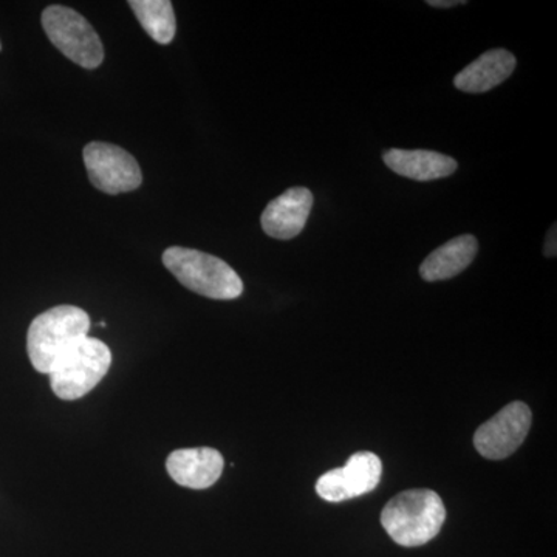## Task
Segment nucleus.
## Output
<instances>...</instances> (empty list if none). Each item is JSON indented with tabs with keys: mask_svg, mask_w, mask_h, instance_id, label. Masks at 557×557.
<instances>
[{
	"mask_svg": "<svg viewBox=\"0 0 557 557\" xmlns=\"http://www.w3.org/2000/svg\"><path fill=\"white\" fill-rule=\"evenodd\" d=\"M446 519L442 498L432 490H408L387 502L381 525L395 544L421 547L437 536Z\"/></svg>",
	"mask_w": 557,
	"mask_h": 557,
	"instance_id": "nucleus-1",
	"label": "nucleus"
},
{
	"mask_svg": "<svg viewBox=\"0 0 557 557\" xmlns=\"http://www.w3.org/2000/svg\"><path fill=\"white\" fill-rule=\"evenodd\" d=\"M90 317L75 306H58L38 314L27 333V351L33 368L49 373L58 359L89 336Z\"/></svg>",
	"mask_w": 557,
	"mask_h": 557,
	"instance_id": "nucleus-2",
	"label": "nucleus"
},
{
	"mask_svg": "<svg viewBox=\"0 0 557 557\" xmlns=\"http://www.w3.org/2000/svg\"><path fill=\"white\" fill-rule=\"evenodd\" d=\"M163 263L183 287L205 298L231 300L244 293L239 274L225 260L207 252L171 247L163 252Z\"/></svg>",
	"mask_w": 557,
	"mask_h": 557,
	"instance_id": "nucleus-3",
	"label": "nucleus"
},
{
	"mask_svg": "<svg viewBox=\"0 0 557 557\" xmlns=\"http://www.w3.org/2000/svg\"><path fill=\"white\" fill-rule=\"evenodd\" d=\"M110 364V348L102 341L87 336L69 348L51 369V391L65 401L86 397L108 375Z\"/></svg>",
	"mask_w": 557,
	"mask_h": 557,
	"instance_id": "nucleus-4",
	"label": "nucleus"
},
{
	"mask_svg": "<svg viewBox=\"0 0 557 557\" xmlns=\"http://www.w3.org/2000/svg\"><path fill=\"white\" fill-rule=\"evenodd\" d=\"M42 27L51 44L81 67L97 69L104 61L100 36L78 11L62 5L47 7L42 13Z\"/></svg>",
	"mask_w": 557,
	"mask_h": 557,
	"instance_id": "nucleus-5",
	"label": "nucleus"
},
{
	"mask_svg": "<svg viewBox=\"0 0 557 557\" xmlns=\"http://www.w3.org/2000/svg\"><path fill=\"white\" fill-rule=\"evenodd\" d=\"M84 164L91 185L110 196L131 193L141 186L143 174L137 160L120 146L89 143L84 148Z\"/></svg>",
	"mask_w": 557,
	"mask_h": 557,
	"instance_id": "nucleus-6",
	"label": "nucleus"
},
{
	"mask_svg": "<svg viewBox=\"0 0 557 557\" xmlns=\"http://www.w3.org/2000/svg\"><path fill=\"white\" fill-rule=\"evenodd\" d=\"M531 421L533 416L525 403H509L475 431V449L487 460H504L525 442Z\"/></svg>",
	"mask_w": 557,
	"mask_h": 557,
	"instance_id": "nucleus-7",
	"label": "nucleus"
},
{
	"mask_svg": "<svg viewBox=\"0 0 557 557\" xmlns=\"http://www.w3.org/2000/svg\"><path fill=\"white\" fill-rule=\"evenodd\" d=\"M383 463L369 450L354 454L346 467L325 472L317 482L318 496L332 504L372 493L380 485Z\"/></svg>",
	"mask_w": 557,
	"mask_h": 557,
	"instance_id": "nucleus-8",
	"label": "nucleus"
},
{
	"mask_svg": "<svg viewBox=\"0 0 557 557\" xmlns=\"http://www.w3.org/2000/svg\"><path fill=\"white\" fill-rule=\"evenodd\" d=\"M313 201V194L307 188L285 190L263 211L260 218L262 230L273 239H295L306 228Z\"/></svg>",
	"mask_w": 557,
	"mask_h": 557,
	"instance_id": "nucleus-9",
	"label": "nucleus"
},
{
	"mask_svg": "<svg viewBox=\"0 0 557 557\" xmlns=\"http://www.w3.org/2000/svg\"><path fill=\"white\" fill-rule=\"evenodd\" d=\"M223 468L222 454L212 448L177 449L166 460L171 479L189 490H208L218 483Z\"/></svg>",
	"mask_w": 557,
	"mask_h": 557,
	"instance_id": "nucleus-10",
	"label": "nucleus"
},
{
	"mask_svg": "<svg viewBox=\"0 0 557 557\" xmlns=\"http://www.w3.org/2000/svg\"><path fill=\"white\" fill-rule=\"evenodd\" d=\"M516 57L508 50L494 49L461 70L454 78V86L465 94H485L500 86L515 72Z\"/></svg>",
	"mask_w": 557,
	"mask_h": 557,
	"instance_id": "nucleus-11",
	"label": "nucleus"
},
{
	"mask_svg": "<svg viewBox=\"0 0 557 557\" xmlns=\"http://www.w3.org/2000/svg\"><path fill=\"white\" fill-rule=\"evenodd\" d=\"M384 163L388 170L397 172L401 177L416 182H432L449 177L457 171V161L445 153L432 150L391 149L384 153Z\"/></svg>",
	"mask_w": 557,
	"mask_h": 557,
	"instance_id": "nucleus-12",
	"label": "nucleus"
},
{
	"mask_svg": "<svg viewBox=\"0 0 557 557\" xmlns=\"http://www.w3.org/2000/svg\"><path fill=\"white\" fill-rule=\"evenodd\" d=\"M479 251V242L472 234H463L432 251L420 267V276L426 282L448 281L463 273Z\"/></svg>",
	"mask_w": 557,
	"mask_h": 557,
	"instance_id": "nucleus-13",
	"label": "nucleus"
},
{
	"mask_svg": "<svg viewBox=\"0 0 557 557\" xmlns=\"http://www.w3.org/2000/svg\"><path fill=\"white\" fill-rule=\"evenodd\" d=\"M129 7L156 42L168 46L174 39L177 22L170 0H131Z\"/></svg>",
	"mask_w": 557,
	"mask_h": 557,
	"instance_id": "nucleus-14",
	"label": "nucleus"
},
{
	"mask_svg": "<svg viewBox=\"0 0 557 557\" xmlns=\"http://www.w3.org/2000/svg\"><path fill=\"white\" fill-rule=\"evenodd\" d=\"M556 234L557 231L555 223V225H553V228L548 231L547 244H545V256H547V258H556Z\"/></svg>",
	"mask_w": 557,
	"mask_h": 557,
	"instance_id": "nucleus-15",
	"label": "nucleus"
},
{
	"mask_svg": "<svg viewBox=\"0 0 557 557\" xmlns=\"http://www.w3.org/2000/svg\"><path fill=\"white\" fill-rule=\"evenodd\" d=\"M463 0H429V7H435V9H450V7L463 5Z\"/></svg>",
	"mask_w": 557,
	"mask_h": 557,
	"instance_id": "nucleus-16",
	"label": "nucleus"
},
{
	"mask_svg": "<svg viewBox=\"0 0 557 557\" xmlns=\"http://www.w3.org/2000/svg\"><path fill=\"white\" fill-rule=\"evenodd\" d=\"M0 50H2V44H0Z\"/></svg>",
	"mask_w": 557,
	"mask_h": 557,
	"instance_id": "nucleus-17",
	"label": "nucleus"
}]
</instances>
